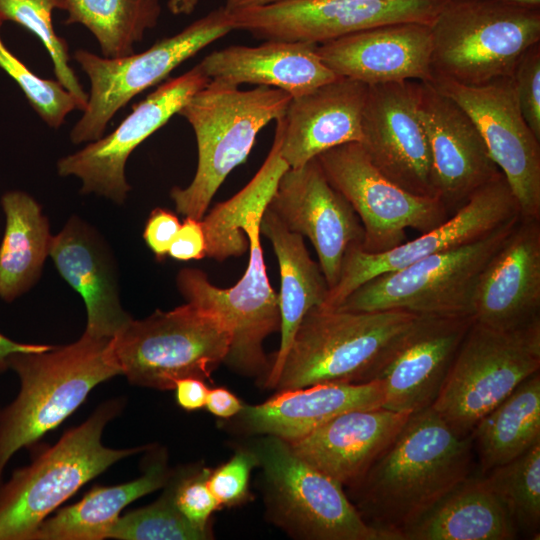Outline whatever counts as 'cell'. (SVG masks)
Listing matches in <instances>:
<instances>
[{"label": "cell", "mask_w": 540, "mask_h": 540, "mask_svg": "<svg viewBox=\"0 0 540 540\" xmlns=\"http://www.w3.org/2000/svg\"><path fill=\"white\" fill-rule=\"evenodd\" d=\"M65 24H82L96 38L106 58L135 53L136 43L153 29L161 14L160 0H65Z\"/></svg>", "instance_id": "34"}, {"label": "cell", "mask_w": 540, "mask_h": 540, "mask_svg": "<svg viewBox=\"0 0 540 540\" xmlns=\"http://www.w3.org/2000/svg\"><path fill=\"white\" fill-rule=\"evenodd\" d=\"M316 158L329 183L359 217L364 231L359 247L366 253L403 243L407 228L422 234L450 217L438 198L410 193L383 175L359 142L333 147Z\"/></svg>", "instance_id": "13"}, {"label": "cell", "mask_w": 540, "mask_h": 540, "mask_svg": "<svg viewBox=\"0 0 540 540\" xmlns=\"http://www.w3.org/2000/svg\"><path fill=\"white\" fill-rule=\"evenodd\" d=\"M472 323V316L418 315L379 376L383 407L410 413L431 407Z\"/></svg>", "instance_id": "22"}, {"label": "cell", "mask_w": 540, "mask_h": 540, "mask_svg": "<svg viewBox=\"0 0 540 540\" xmlns=\"http://www.w3.org/2000/svg\"><path fill=\"white\" fill-rule=\"evenodd\" d=\"M484 477L519 531L540 536V442L514 460L489 470Z\"/></svg>", "instance_id": "35"}, {"label": "cell", "mask_w": 540, "mask_h": 540, "mask_svg": "<svg viewBox=\"0 0 540 540\" xmlns=\"http://www.w3.org/2000/svg\"><path fill=\"white\" fill-rule=\"evenodd\" d=\"M472 317L497 331L540 320V219L520 215L478 279Z\"/></svg>", "instance_id": "21"}, {"label": "cell", "mask_w": 540, "mask_h": 540, "mask_svg": "<svg viewBox=\"0 0 540 540\" xmlns=\"http://www.w3.org/2000/svg\"><path fill=\"white\" fill-rule=\"evenodd\" d=\"M168 255L176 260H199L206 257V240L201 220L185 217Z\"/></svg>", "instance_id": "43"}, {"label": "cell", "mask_w": 540, "mask_h": 540, "mask_svg": "<svg viewBox=\"0 0 540 540\" xmlns=\"http://www.w3.org/2000/svg\"><path fill=\"white\" fill-rule=\"evenodd\" d=\"M282 130L275 129L271 149L250 182L201 220L206 257L222 262L249 250L241 279L228 289L213 285L197 268H183L176 277L186 302L217 314L231 334L224 362L246 373H260L268 366L264 341L280 329L278 294L266 271L260 240V221L279 179L289 168L281 156Z\"/></svg>", "instance_id": "1"}, {"label": "cell", "mask_w": 540, "mask_h": 540, "mask_svg": "<svg viewBox=\"0 0 540 540\" xmlns=\"http://www.w3.org/2000/svg\"><path fill=\"white\" fill-rule=\"evenodd\" d=\"M518 535L484 475L471 474L408 528L401 540H513Z\"/></svg>", "instance_id": "30"}, {"label": "cell", "mask_w": 540, "mask_h": 540, "mask_svg": "<svg viewBox=\"0 0 540 540\" xmlns=\"http://www.w3.org/2000/svg\"><path fill=\"white\" fill-rule=\"evenodd\" d=\"M430 31L433 78L480 86L512 76L521 55L540 42V15L498 1L447 0Z\"/></svg>", "instance_id": "7"}, {"label": "cell", "mask_w": 540, "mask_h": 540, "mask_svg": "<svg viewBox=\"0 0 540 540\" xmlns=\"http://www.w3.org/2000/svg\"><path fill=\"white\" fill-rule=\"evenodd\" d=\"M286 1L290 0H226L224 8L229 12H235L242 9L264 7Z\"/></svg>", "instance_id": "47"}, {"label": "cell", "mask_w": 540, "mask_h": 540, "mask_svg": "<svg viewBox=\"0 0 540 540\" xmlns=\"http://www.w3.org/2000/svg\"><path fill=\"white\" fill-rule=\"evenodd\" d=\"M417 317L403 310L314 307L294 335L275 388L282 391L379 379Z\"/></svg>", "instance_id": "4"}, {"label": "cell", "mask_w": 540, "mask_h": 540, "mask_svg": "<svg viewBox=\"0 0 540 540\" xmlns=\"http://www.w3.org/2000/svg\"><path fill=\"white\" fill-rule=\"evenodd\" d=\"M540 369V320L497 331L473 320L433 410L461 437Z\"/></svg>", "instance_id": "9"}, {"label": "cell", "mask_w": 540, "mask_h": 540, "mask_svg": "<svg viewBox=\"0 0 540 540\" xmlns=\"http://www.w3.org/2000/svg\"><path fill=\"white\" fill-rule=\"evenodd\" d=\"M9 368L18 376L16 398L0 409V485L12 456L59 426L98 384L121 375L111 338L86 332L75 342L40 352H17Z\"/></svg>", "instance_id": "3"}, {"label": "cell", "mask_w": 540, "mask_h": 540, "mask_svg": "<svg viewBox=\"0 0 540 540\" xmlns=\"http://www.w3.org/2000/svg\"><path fill=\"white\" fill-rule=\"evenodd\" d=\"M291 99L277 88L241 90L216 79L194 94L178 114L194 131L198 162L190 184L170 191L176 211L202 220L226 177L247 159L258 133L284 116Z\"/></svg>", "instance_id": "5"}, {"label": "cell", "mask_w": 540, "mask_h": 540, "mask_svg": "<svg viewBox=\"0 0 540 540\" xmlns=\"http://www.w3.org/2000/svg\"><path fill=\"white\" fill-rule=\"evenodd\" d=\"M154 503L120 516L107 539L117 540H205L212 534L191 523L176 508L170 487Z\"/></svg>", "instance_id": "37"}, {"label": "cell", "mask_w": 540, "mask_h": 540, "mask_svg": "<svg viewBox=\"0 0 540 540\" xmlns=\"http://www.w3.org/2000/svg\"><path fill=\"white\" fill-rule=\"evenodd\" d=\"M253 450L277 525L310 540H385L365 522L343 485L299 457L286 440L263 435Z\"/></svg>", "instance_id": "12"}, {"label": "cell", "mask_w": 540, "mask_h": 540, "mask_svg": "<svg viewBox=\"0 0 540 540\" xmlns=\"http://www.w3.org/2000/svg\"><path fill=\"white\" fill-rule=\"evenodd\" d=\"M519 219L520 215L477 240L374 277L354 290L337 308L349 311L403 310L417 315L472 316L478 279Z\"/></svg>", "instance_id": "10"}, {"label": "cell", "mask_w": 540, "mask_h": 540, "mask_svg": "<svg viewBox=\"0 0 540 540\" xmlns=\"http://www.w3.org/2000/svg\"><path fill=\"white\" fill-rule=\"evenodd\" d=\"M472 470L471 434L458 436L429 407L412 413L391 444L348 488L367 524L385 540H401Z\"/></svg>", "instance_id": "2"}, {"label": "cell", "mask_w": 540, "mask_h": 540, "mask_svg": "<svg viewBox=\"0 0 540 540\" xmlns=\"http://www.w3.org/2000/svg\"><path fill=\"white\" fill-rule=\"evenodd\" d=\"M447 0H290L230 12L234 30L316 45L374 27L433 21Z\"/></svg>", "instance_id": "14"}, {"label": "cell", "mask_w": 540, "mask_h": 540, "mask_svg": "<svg viewBox=\"0 0 540 540\" xmlns=\"http://www.w3.org/2000/svg\"><path fill=\"white\" fill-rule=\"evenodd\" d=\"M260 233L272 244L279 264L281 287L280 346L264 382L275 388L287 351L307 312L323 306L329 287L319 263L315 262L304 243V237L290 231L268 208L260 221Z\"/></svg>", "instance_id": "29"}, {"label": "cell", "mask_w": 540, "mask_h": 540, "mask_svg": "<svg viewBox=\"0 0 540 540\" xmlns=\"http://www.w3.org/2000/svg\"><path fill=\"white\" fill-rule=\"evenodd\" d=\"M317 53L336 76L367 86L433 79L429 24L399 23L370 28L319 44Z\"/></svg>", "instance_id": "23"}, {"label": "cell", "mask_w": 540, "mask_h": 540, "mask_svg": "<svg viewBox=\"0 0 540 540\" xmlns=\"http://www.w3.org/2000/svg\"><path fill=\"white\" fill-rule=\"evenodd\" d=\"M1 409V408H0Z\"/></svg>", "instance_id": "50"}, {"label": "cell", "mask_w": 540, "mask_h": 540, "mask_svg": "<svg viewBox=\"0 0 540 540\" xmlns=\"http://www.w3.org/2000/svg\"><path fill=\"white\" fill-rule=\"evenodd\" d=\"M431 83L474 121L517 201L520 215L540 219V140L522 116L512 77L480 86L439 77Z\"/></svg>", "instance_id": "16"}, {"label": "cell", "mask_w": 540, "mask_h": 540, "mask_svg": "<svg viewBox=\"0 0 540 540\" xmlns=\"http://www.w3.org/2000/svg\"><path fill=\"white\" fill-rule=\"evenodd\" d=\"M368 86L337 77L292 97L282 117L281 156L296 168L333 147L362 140V114Z\"/></svg>", "instance_id": "24"}, {"label": "cell", "mask_w": 540, "mask_h": 540, "mask_svg": "<svg viewBox=\"0 0 540 540\" xmlns=\"http://www.w3.org/2000/svg\"><path fill=\"white\" fill-rule=\"evenodd\" d=\"M267 208L290 231L311 241L329 290L333 288L346 251L361 245L364 231L356 212L329 183L317 158L288 168Z\"/></svg>", "instance_id": "18"}, {"label": "cell", "mask_w": 540, "mask_h": 540, "mask_svg": "<svg viewBox=\"0 0 540 540\" xmlns=\"http://www.w3.org/2000/svg\"><path fill=\"white\" fill-rule=\"evenodd\" d=\"M177 404L186 411H196L205 407L209 388L205 380L185 377L176 381L174 389Z\"/></svg>", "instance_id": "44"}, {"label": "cell", "mask_w": 540, "mask_h": 540, "mask_svg": "<svg viewBox=\"0 0 540 540\" xmlns=\"http://www.w3.org/2000/svg\"><path fill=\"white\" fill-rule=\"evenodd\" d=\"M49 256L62 278L84 301L87 311L84 332L112 338L132 319L121 305L114 257L91 225L72 216L53 235Z\"/></svg>", "instance_id": "25"}, {"label": "cell", "mask_w": 540, "mask_h": 540, "mask_svg": "<svg viewBox=\"0 0 540 540\" xmlns=\"http://www.w3.org/2000/svg\"><path fill=\"white\" fill-rule=\"evenodd\" d=\"M489 1H498L510 4H516L521 6L535 7L539 4L540 0H489Z\"/></svg>", "instance_id": "49"}, {"label": "cell", "mask_w": 540, "mask_h": 540, "mask_svg": "<svg viewBox=\"0 0 540 540\" xmlns=\"http://www.w3.org/2000/svg\"><path fill=\"white\" fill-rule=\"evenodd\" d=\"M231 334L215 313L185 303L131 319L111 338L121 375L137 386L173 390L185 377L210 379L225 361Z\"/></svg>", "instance_id": "8"}, {"label": "cell", "mask_w": 540, "mask_h": 540, "mask_svg": "<svg viewBox=\"0 0 540 540\" xmlns=\"http://www.w3.org/2000/svg\"><path fill=\"white\" fill-rule=\"evenodd\" d=\"M172 472L163 451L149 461L135 480L114 486H95L80 501L47 517L32 540H103L131 502L164 487Z\"/></svg>", "instance_id": "31"}, {"label": "cell", "mask_w": 540, "mask_h": 540, "mask_svg": "<svg viewBox=\"0 0 540 540\" xmlns=\"http://www.w3.org/2000/svg\"><path fill=\"white\" fill-rule=\"evenodd\" d=\"M418 82L368 86L360 144L392 182L415 195L435 197L429 144L418 113Z\"/></svg>", "instance_id": "19"}, {"label": "cell", "mask_w": 540, "mask_h": 540, "mask_svg": "<svg viewBox=\"0 0 540 540\" xmlns=\"http://www.w3.org/2000/svg\"><path fill=\"white\" fill-rule=\"evenodd\" d=\"M54 9L66 10L65 0H0V20L15 22L35 34L49 53L57 81L69 91L84 110L86 93L71 68L69 46L57 35L52 22ZM82 110V111H83Z\"/></svg>", "instance_id": "36"}, {"label": "cell", "mask_w": 540, "mask_h": 540, "mask_svg": "<svg viewBox=\"0 0 540 540\" xmlns=\"http://www.w3.org/2000/svg\"><path fill=\"white\" fill-rule=\"evenodd\" d=\"M210 79L277 88L303 95L336 76L320 59L317 45L267 40L255 47L233 45L216 50L199 63Z\"/></svg>", "instance_id": "28"}, {"label": "cell", "mask_w": 540, "mask_h": 540, "mask_svg": "<svg viewBox=\"0 0 540 540\" xmlns=\"http://www.w3.org/2000/svg\"><path fill=\"white\" fill-rule=\"evenodd\" d=\"M123 406V399L105 401L86 421L1 483L0 540H32L49 514L84 484L119 460L149 448L112 449L102 444L104 428Z\"/></svg>", "instance_id": "6"}, {"label": "cell", "mask_w": 540, "mask_h": 540, "mask_svg": "<svg viewBox=\"0 0 540 540\" xmlns=\"http://www.w3.org/2000/svg\"><path fill=\"white\" fill-rule=\"evenodd\" d=\"M232 30L231 14L223 6L140 53L106 58L76 50L73 57L87 75L90 91L83 114L71 129V142L101 138L113 116L132 98L162 82L180 64Z\"/></svg>", "instance_id": "11"}, {"label": "cell", "mask_w": 540, "mask_h": 540, "mask_svg": "<svg viewBox=\"0 0 540 540\" xmlns=\"http://www.w3.org/2000/svg\"><path fill=\"white\" fill-rule=\"evenodd\" d=\"M210 471L206 467L191 468L174 475L172 473L167 481L178 511L189 523L204 532H210V517L222 507L208 486Z\"/></svg>", "instance_id": "39"}, {"label": "cell", "mask_w": 540, "mask_h": 540, "mask_svg": "<svg viewBox=\"0 0 540 540\" xmlns=\"http://www.w3.org/2000/svg\"><path fill=\"white\" fill-rule=\"evenodd\" d=\"M511 77L522 116L540 140V42L521 55Z\"/></svg>", "instance_id": "41"}, {"label": "cell", "mask_w": 540, "mask_h": 540, "mask_svg": "<svg viewBox=\"0 0 540 540\" xmlns=\"http://www.w3.org/2000/svg\"><path fill=\"white\" fill-rule=\"evenodd\" d=\"M518 215L517 201L500 172L474 192L445 222L418 238L375 254L364 252L359 245L350 246L339 279L321 307L337 308L354 290L374 277L477 240Z\"/></svg>", "instance_id": "15"}, {"label": "cell", "mask_w": 540, "mask_h": 540, "mask_svg": "<svg viewBox=\"0 0 540 540\" xmlns=\"http://www.w3.org/2000/svg\"><path fill=\"white\" fill-rule=\"evenodd\" d=\"M210 80L199 64L178 77L170 78L136 103L131 113L110 134L60 158L58 174L80 179L82 194L94 193L122 205L131 190L125 176L130 154L174 114H178Z\"/></svg>", "instance_id": "17"}, {"label": "cell", "mask_w": 540, "mask_h": 540, "mask_svg": "<svg viewBox=\"0 0 540 540\" xmlns=\"http://www.w3.org/2000/svg\"><path fill=\"white\" fill-rule=\"evenodd\" d=\"M470 434L482 475L540 442L539 371L483 416Z\"/></svg>", "instance_id": "33"}, {"label": "cell", "mask_w": 540, "mask_h": 540, "mask_svg": "<svg viewBox=\"0 0 540 540\" xmlns=\"http://www.w3.org/2000/svg\"><path fill=\"white\" fill-rule=\"evenodd\" d=\"M199 0H168L167 7L174 15H188L196 8Z\"/></svg>", "instance_id": "48"}, {"label": "cell", "mask_w": 540, "mask_h": 540, "mask_svg": "<svg viewBox=\"0 0 540 540\" xmlns=\"http://www.w3.org/2000/svg\"><path fill=\"white\" fill-rule=\"evenodd\" d=\"M257 465L253 449H238L231 459L210 471L207 483L222 507L240 505L248 500L250 473Z\"/></svg>", "instance_id": "40"}, {"label": "cell", "mask_w": 540, "mask_h": 540, "mask_svg": "<svg viewBox=\"0 0 540 540\" xmlns=\"http://www.w3.org/2000/svg\"><path fill=\"white\" fill-rule=\"evenodd\" d=\"M418 113L430 149L434 195L452 215L501 171L474 121L431 82H418Z\"/></svg>", "instance_id": "20"}, {"label": "cell", "mask_w": 540, "mask_h": 540, "mask_svg": "<svg viewBox=\"0 0 540 540\" xmlns=\"http://www.w3.org/2000/svg\"><path fill=\"white\" fill-rule=\"evenodd\" d=\"M3 22L0 20V29ZM0 68L20 87L34 111L51 128H59L73 110H83L79 101L57 80L34 74L3 43L0 37Z\"/></svg>", "instance_id": "38"}, {"label": "cell", "mask_w": 540, "mask_h": 540, "mask_svg": "<svg viewBox=\"0 0 540 540\" xmlns=\"http://www.w3.org/2000/svg\"><path fill=\"white\" fill-rule=\"evenodd\" d=\"M47 344H26L13 341L0 333V374L9 369V357L17 352H40L50 349Z\"/></svg>", "instance_id": "46"}, {"label": "cell", "mask_w": 540, "mask_h": 540, "mask_svg": "<svg viewBox=\"0 0 540 540\" xmlns=\"http://www.w3.org/2000/svg\"><path fill=\"white\" fill-rule=\"evenodd\" d=\"M383 402L381 379L361 384H316L278 391L261 404H244L237 417L247 432L291 441L342 413L383 407Z\"/></svg>", "instance_id": "27"}, {"label": "cell", "mask_w": 540, "mask_h": 540, "mask_svg": "<svg viewBox=\"0 0 540 540\" xmlns=\"http://www.w3.org/2000/svg\"><path fill=\"white\" fill-rule=\"evenodd\" d=\"M241 400L224 387L209 389L206 409L216 417L229 419L237 416L243 408Z\"/></svg>", "instance_id": "45"}, {"label": "cell", "mask_w": 540, "mask_h": 540, "mask_svg": "<svg viewBox=\"0 0 540 540\" xmlns=\"http://www.w3.org/2000/svg\"><path fill=\"white\" fill-rule=\"evenodd\" d=\"M180 225L177 216L167 209L157 207L151 211L144 227L143 238L159 261L168 255Z\"/></svg>", "instance_id": "42"}, {"label": "cell", "mask_w": 540, "mask_h": 540, "mask_svg": "<svg viewBox=\"0 0 540 540\" xmlns=\"http://www.w3.org/2000/svg\"><path fill=\"white\" fill-rule=\"evenodd\" d=\"M6 224L0 245V297L12 302L40 278L53 235L41 205L13 190L1 198Z\"/></svg>", "instance_id": "32"}, {"label": "cell", "mask_w": 540, "mask_h": 540, "mask_svg": "<svg viewBox=\"0 0 540 540\" xmlns=\"http://www.w3.org/2000/svg\"><path fill=\"white\" fill-rule=\"evenodd\" d=\"M411 414L384 407L348 411L287 442L299 457L348 487L391 444Z\"/></svg>", "instance_id": "26"}]
</instances>
